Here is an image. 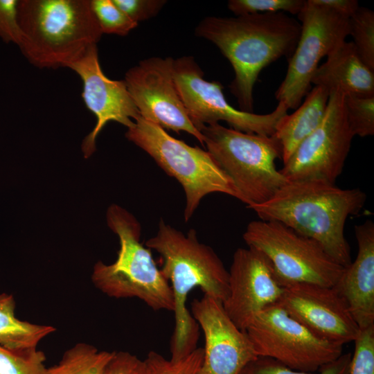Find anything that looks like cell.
Returning a JSON list of instances; mask_svg holds the SVG:
<instances>
[{
  "instance_id": "1",
  "label": "cell",
  "mask_w": 374,
  "mask_h": 374,
  "mask_svg": "<svg viewBox=\"0 0 374 374\" xmlns=\"http://www.w3.org/2000/svg\"><path fill=\"white\" fill-rule=\"evenodd\" d=\"M301 29L300 22L286 13L267 12L208 17L197 26L195 34L213 43L229 61L235 73L231 92L240 110L252 113L260 73L279 58L291 57Z\"/></svg>"
},
{
  "instance_id": "2",
  "label": "cell",
  "mask_w": 374,
  "mask_h": 374,
  "mask_svg": "<svg viewBox=\"0 0 374 374\" xmlns=\"http://www.w3.org/2000/svg\"><path fill=\"white\" fill-rule=\"evenodd\" d=\"M145 246L160 255L161 271L172 292L175 328L170 359L177 362L197 348L199 326L186 307L188 294L199 287L205 295L223 302L229 294V271L215 251L199 241L193 229L184 234L161 220Z\"/></svg>"
},
{
  "instance_id": "3",
  "label": "cell",
  "mask_w": 374,
  "mask_h": 374,
  "mask_svg": "<svg viewBox=\"0 0 374 374\" xmlns=\"http://www.w3.org/2000/svg\"><path fill=\"white\" fill-rule=\"evenodd\" d=\"M366 195L323 180L287 181L270 199L247 206L260 220L277 221L319 242L344 267L352 262L344 235L348 217L358 214Z\"/></svg>"
},
{
  "instance_id": "4",
  "label": "cell",
  "mask_w": 374,
  "mask_h": 374,
  "mask_svg": "<svg viewBox=\"0 0 374 374\" xmlns=\"http://www.w3.org/2000/svg\"><path fill=\"white\" fill-rule=\"evenodd\" d=\"M17 15L19 47L41 69L66 67L102 35L91 0H21Z\"/></svg>"
},
{
  "instance_id": "5",
  "label": "cell",
  "mask_w": 374,
  "mask_h": 374,
  "mask_svg": "<svg viewBox=\"0 0 374 374\" xmlns=\"http://www.w3.org/2000/svg\"><path fill=\"white\" fill-rule=\"evenodd\" d=\"M107 221L118 237L120 249L114 263L99 261L94 265L91 280L95 287L110 297L137 298L153 310L173 312L171 287L150 249L140 242L138 220L120 206L112 204L107 210Z\"/></svg>"
},
{
  "instance_id": "6",
  "label": "cell",
  "mask_w": 374,
  "mask_h": 374,
  "mask_svg": "<svg viewBox=\"0 0 374 374\" xmlns=\"http://www.w3.org/2000/svg\"><path fill=\"white\" fill-rule=\"evenodd\" d=\"M200 132L206 150L247 207L267 201L287 182L276 167L281 148L272 135L247 133L220 123L204 125Z\"/></svg>"
},
{
  "instance_id": "7",
  "label": "cell",
  "mask_w": 374,
  "mask_h": 374,
  "mask_svg": "<svg viewBox=\"0 0 374 374\" xmlns=\"http://www.w3.org/2000/svg\"><path fill=\"white\" fill-rule=\"evenodd\" d=\"M126 138L144 150L184 188L188 222L207 195L220 193L240 200L233 182L207 151L171 136L141 117L127 129Z\"/></svg>"
},
{
  "instance_id": "8",
  "label": "cell",
  "mask_w": 374,
  "mask_h": 374,
  "mask_svg": "<svg viewBox=\"0 0 374 374\" xmlns=\"http://www.w3.org/2000/svg\"><path fill=\"white\" fill-rule=\"evenodd\" d=\"M242 237L248 247L267 258L283 287L297 283L334 286L345 268L316 240L277 221H251Z\"/></svg>"
},
{
  "instance_id": "9",
  "label": "cell",
  "mask_w": 374,
  "mask_h": 374,
  "mask_svg": "<svg viewBox=\"0 0 374 374\" xmlns=\"http://www.w3.org/2000/svg\"><path fill=\"white\" fill-rule=\"evenodd\" d=\"M258 357L299 371L314 373L343 353V346L314 335L278 303L260 312L245 330Z\"/></svg>"
},
{
  "instance_id": "10",
  "label": "cell",
  "mask_w": 374,
  "mask_h": 374,
  "mask_svg": "<svg viewBox=\"0 0 374 374\" xmlns=\"http://www.w3.org/2000/svg\"><path fill=\"white\" fill-rule=\"evenodd\" d=\"M297 15L300 36L289 58L285 78L275 93L278 102L294 109L309 92L321 58L327 57L349 35L350 19L312 0H305Z\"/></svg>"
},
{
  "instance_id": "11",
  "label": "cell",
  "mask_w": 374,
  "mask_h": 374,
  "mask_svg": "<svg viewBox=\"0 0 374 374\" xmlns=\"http://www.w3.org/2000/svg\"><path fill=\"white\" fill-rule=\"evenodd\" d=\"M173 72L188 116L199 132L204 125L224 121L235 130L271 136L278 121L287 114L289 109L282 102H278L274 110L266 114L234 108L226 100L221 83L206 80L193 57L174 60Z\"/></svg>"
},
{
  "instance_id": "12",
  "label": "cell",
  "mask_w": 374,
  "mask_h": 374,
  "mask_svg": "<svg viewBox=\"0 0 374 374\" xmlns=\"http://www.w3.org/2000/svg\"><path fill=\"white\" fill-rule=\"evenodd\" d=\"M354 136L346 120L344 93L332 91L321 123L279 170L287 181L319 179L335 184Z\"/></svg>"
},
{
  "instance_id": "13",
  "label": "cell",
  "mask_w": 374,
  "mask_h": 374,
  "mask_svg": "<svg viewBox=\"0 0 374 374\" xmlns=\"http://www.w3.org/2000/svg\"><path fill=\"white\" fill-rule=\"evenodd\" d=\"M172 57L146 58L125 73L127 90L142 118L166 130L185 132L204 145L178 92Z\"/></svg>"
},
{
  "instance_id": "14",
  "label": "cell",
  "mask_w": 374,
  "mask_h": 374,
  "mask_svg": "<svg viewBox=\"0 0 374 374\" xmlns=\"http://www.w3.org/2000/svg\"><path fill=\"white\" fill-rule=\"evenodd\" d=\"M284 291L267 258L258 250L238 248L229 271V294L224 309L241 330L267 307L278 303Z\"/></svg>"
},
{
  "instance_id": "15",
  "label": "cell",
  "mask_w": 374,
  "mask_h": 374,
  "mask_svg": "<svg viewBox=\"0 0 374 374\" xmlns=\"http://www.w3.org/2000/svg\"><path fill=\"white\" fill-rule=\"evenodd\" d=\"M290 317L318 337L344 346L360 329L335 286L297 283L284 287L278 302Z\"/></svg>"
},
{
  "instance_id": "16",
  "label": "cell",
  "mask_w": 374,
  "mask_h": 374,
  "mask_svg": "<svg viewBox=\"0 0 374 374\" xmlns=\"http://www.w3.org/2000/svg\"><path fill=\"white\" fill-rule=\"evenodd\" d=\"M81 78L82 98L89 110L96 117L93 130L82 142L84 157L96 150V139L109 121L131 127L141 117L123 80H113L103 73L99 62L97 44H92L75 60L67 65Z\"/></svg>"
},
{
  "instance_id": "17",
  "label": "cell",
  "mask_w": 374,
  "mask_h": 374,
  "mask_svg": "<svg viewBox=\"0 0 374 374\" xmlns=\"http://www.w3.org/2000/svg\"><path fill=\"white\" fill-rule=\"evenodd\" d=\"M191 312L205 338L202 374H240L258 357L246 332L234 324L220 301L204 294L192 302Z\"/></svg>"
},
{
  "instance_id": "18",
  "label": "cell",
  "mask_w": 374,
  "mask_h": 374,
  "mask_svg": "<svg viewBox=\"0 0 374 374\" xmlns=\"http://www.w3.org/2000/svg\"><path fill=\"white\" fill-rule=\"evenodd\" d=\"M358 251L334 285L346 300L360 330L374 325V223L355 226Z\"/></svg>"
},
{
  "instance_id": "19",
  "label": "cell",
  "mask_w": 374,
  "mask_h": 374,
  "mask_svg": "<svg viewBox=\"0 0 374 374\" xmlns=\"http://www.w3.org/2000/svg\"><path fill=\"white\" fill-rule=\"evenodd\" d=\"M374 71L360 59L352 42H344L317 69L312 84L329 92L345 95L374 96Z\"/></svg>"
},
{
  "instance_id": "20",
  "label": "cell",
  "mask_w": 374,
  "mask_h": 374,
  "mask_svg": "<svg viewBox=\"0 0 374 374\" xmlns=\"http://www.w3.org/2000/svg\"><path fill=\"white\" fill-rule=\"evenodd\" d=\"M329 96L330 92L326 88L314 86L292 114H286L278 121L272 136L280 144L283 163L320 125L326 112Z\"/></svg>"
},
{
  "instance_id": "21",
  "label": "cell",
  "mask_w": 374,
  "mask_h": 374,
  "mask_svg": "<svg viewBox=\"0 0 374 374\" xmlns=\"http://www.w3.org/2000/svg\"><path fill=\"white\" fill-rule=\"evenodd\" d=\"M15 311L13 296L0 294V346L6 349L16 352L36 349L41 340L55 331L51 326L20 320Z\"/></svg>"
},
{
  "instance_id": "22",
  "label": "cell",
  "mask_w": 374,
  "mask_h": 374,
  "mask_svg": "<svg viewBox=\"0 0 374 374\" xmlns=\"http://www.w3.org/2000/svg\"><path fill=\"white\" fill-rule=\"evenodd\" d=\"M114 354L78 343L64 352L57 364L47 368V374H103Z\"/></svg>"
},
{
  "instance_id": "23",
  "label": "cell",
  "mask_w": 374,
  "mask_h": 374,
  "mask_svg": "<svg viewBox=\"0 0 374 374\" xmlns=\"http://www.w3.org/2000/svg\"><path fill=\"white\" fill-rule=\"evenodd\" d=\"M349 35L362 62L374 71V12L359 7L349 19Z\"/></svg>"
},
{
  "instance_id": "24",
  "label": "cell",
  "mask_w": 374,
  "mask_h": 374,
  "mask_svg": "<svg viewBox=\"0 0 374 374\" xmlns=\"http://www.w3.org/2000/svg\"><path fill=\"white\" fill-rule=\"evenodd\" d=\"M352 355L342 353L336 360L324 365L317 374H348ZM240 374H314L292 370L269 357H258L247 364Z\"/></svg>"
},
{
  "instance_id": "25",
  "label": "cell",
  "mask_w": 374,
  "mask_h": 374,
  "mask_svg": "<svg viewBox=\"0 0 374 374\" xmlns=\"http://www.w3.org/2000/svg\"><path fill=\"white\" fill-rule=\"evenodd\" d=\"M346 116L354 136L366 137L374 134V96L344 94Z\"/></svg>"
},
{
  "instance_id": "26",
  "label": "cell",
  "mask_w": 374,
  "mask_h": 374,
  "mask_svg": "<svg viewBox=\"0 0 374 374\" xmlns=\"http://www.w3.org/2000/svg\"><path fill=\"white\" fill-rule=\"evenodd\" d=\"M45 360L37 348L16 352L0 346V374H47Z\"/></svg>"
},
{
  "instance_id": "27",
  "label": "cell",
  "mask_w": 374,
  "mask_h": 374,
  "mask_svg": "<svg viewBox=\"0 0 374 374\" xmlns=\"http://www.w3.org/2000/svg\"><path fill=\"white\" fill-rule=\"evenodd\" d=\"M148 374H202L203 348H197L184 358L172 362L155 351L144 359Z\"/></svg>"
},
{
  "instance_id": "28",
  "label": "cell",
  "mask_w": 374,
  "mask_h": 374,
  "mask_svg": "<svg viewBox=\"0 0 374 374\" xmlns=\"http://www.w3.org/2000/svg\"><path fill=\"white\" fill-rule=\"evenodd\" d=\"M91 5L102 34L125 36L138 26L112 0H91Z\"/></svg>"
},
{
  "instance_id": "29",
  "label": "cell",
  "mask_w": 374,
  "mask_h": 374,
  "mask_svg": "<svg viewBox=\"0 0 374 374\" xmlns=\"http://www.w3.org/2000/svg\"><path fill=\"white\" fill-rule=\"evenodd\" d=\"M305 2L304 0H229L227 6L236 16L267 12L298 15Z\"/></svg>"
},
{
  "instance_id": "30",
  "label": "cell",
  "mask_w": 374,
  "mask_h": 374,
  "mask_svg": "<svg viewBox=\"0 0 374 374\" xmlns=\"http://www.w3.org/2000/svg\"><path fill=\"white\" fill-rule=\"evenodd\" d=\"M354 342L348 374H374V325L360 330Z\"/></svg>"
},
{
  "instance_id": "31",
  "label": "cell",
  "mask_w": 374,
  "mask_h": 374,
  "mask_svg": "<svg viewBox=\"0 0 374 374\" xmlns=\"http://www.w3.org/2000/svg\"><path fill=\"white\" fill-rule=\"evenodd\" d=\"M17 0H0V37L19 46L23 34L18 21Z\"/></svg>"
},
{
  "instance_id": "32",
  "label": "cell",
  "mask_w": 374,
  "mask_h": 374,
  "mask_svg": "<svg viewBox=\"0 0 374 374\" xmlns=\"http://www.w3.org/2000/svg\"><path fill=\"white\" fill-rule=\"evenodd\" d=\"M131 20L141 21L154 17L166 4L164 0H112Z\"/></svg>"
},
{
  "instance_id": "33",
  "label": "cell",
  "mask_w": 374,
  "mask_h": 374,
  "mask_svg": "<svg viewBox=\"0 0 374 374\" xmlns=\"http://www.w3.org/2000/svg\"><path fill=\"white\" fill-rule=\"evenodd\" d=\"M103 374H148L144 360L128 352H114Z\"/></svg>"
},
{
  "instance_id": "34",
  "label": "cell",
  "mask_w": 374,
  "mask_h": 374,
  "mask_svg": "<svg viewBox=\"0 0 374 374\" xmlns=\"http://www.w3.org/2000/svg\"><path fill=\"white\" fill-rule=\"evenodd\" d=\"M315 3L331 8L335 12L351 17L359 7L356 0H312Z\"/></svg>"
}]
</instances>
